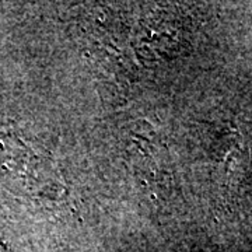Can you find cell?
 <instances>
[{"instance_id": "obj_1", "label": "cell", "mask_w": 252, "mask_h": 252, "mask_svg": "<svg viewBox=\"0 0 252 252\" xmlns=\"http://www.w3.org/2000/svg\"><path fill=\"white\" fill-rule=\"evenodd\" d=\"M0 252H4L3 251V247H1V244H0Z\"/></svg>"}]
</instances>
